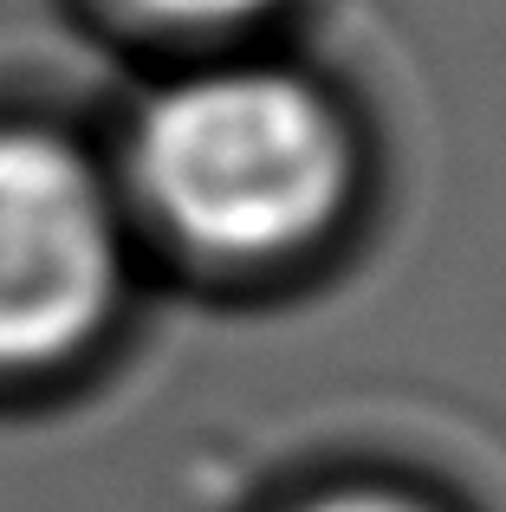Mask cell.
<instances>
[{
  "instance_id": "cell-1",
  "label": "cell",
  "mask_w": 506,
  "mask_h": 512,
  "mask_svg": "<svg viewBox=\"0 0 506 512\" xmlns=\"http://www.w3.org/2000/svg\"><path fill=\"white\" fill-rule=\"evenodd\" d=\"M130 163L169 234L221 260H273L338 221L351 130L299 72L221 65L143 104Z\"/></svg>"
},
{
  "instance_id": "cell-2",
  "label": "cell",
  "mask_w": 506,
  "mask_h": 512,
  "mask_svg": "<svg viewBox=\"0 0 506 512\" xmlns=\"http://www.w3.org/2000/svg\"><path fill=\"white\" fill-rule=\"evenodd\" d=\"M124 292V227L91 156L0 130V370L59 363Z\"/></svg>"
},
{
  "instance_id": "cell-3",
  "label": "cell",
  "mask_w": 506,
  "mask_h": 512,
  "mask_svg": "<svg viewBox=\"0 0 506 512\" xmlns=\"http://www.w3.org/2000/svg\"><path fill=\"white\" fill-rule=\"evenodd\" d=\"M130 7L156 26H241L279 0H130Z\"/></svg>"
},
{
  "instance_id": "cell-4",
  "label": "cell",
  "mask_w": 506,
  "mask_h": 512,
  "mask_svg": "<svg viewBox=\"0 0 506 512\" xmlns=\"http://www.w3.org/2000/svg\"><path fill=\"white\" fill-rule=\"evenodd\" d=\"M299 512H429L409 493H383V487H344V493H325V500L299 506Z\"/></svg>"
}]
</instances>
